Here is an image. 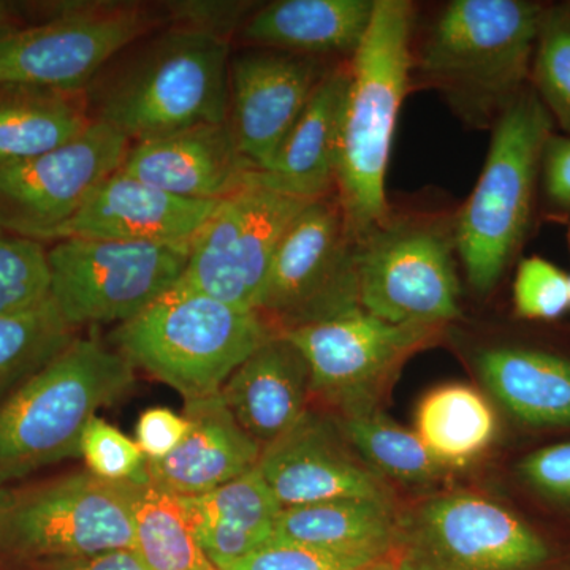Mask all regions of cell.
Instances as JSON below:
<instances>
[{
	"label": "cell",
	"instance_id": "6da1fadb",
	"mask_svg": "<svg viewBox=\"0 0 570 570\" xmlns=\"http://www.w3.org/2000/svg\"><path fill=\"white\" fill-rule=\"evenodd\" d=\"M230 40L165 26L134 41L86 89L94 121L132 145L228 121Z\"/></svg>",
	"mask_w": 570,
	"mask_h": 570
},
{
	"label": "cell",
	"instance_id": "7a4b0ae2",
	"mask_svg": "<svg viewBox=\"0 0 570 570\" xmlns=\"http://www.w3.org/2000/svg\"><path fill=\"white\" fill-rule=\"evenodd\" d=\"M415 7L376 0L365 39L348 62L336 157V195L348 234L358 242L390 214L385 176L397 112L412 69Z\"/></svg>",
	"mask_w": 570,
	"mask_h": 570
},
{
	"label": "cell",
	"instance_id": "3957f363",
	"mask_svg": "<svg viewBox=\"0 0 570 570\" xmlns=\"http://www.w3.org/2000/svg\"><path fill=\"white\" fill-rule=\"evenodd\" d=\"M546 13L527 0H453L423 40L420 73L461 121L494 127L524 91Z\"/></svg>",
	"mask_w": 570,
	"mask_h": 570
},
{
	"label": "cell",
	"instance_id": "277c9868",
	"mask_svg": "<svg viewBox=\"0 0 570 570\" xmlns=\"http://www.w3.org/2000/svg\"><path fill=\"white\" fill-rule=\"evenodd\" d=\"M135 382V367L97 337H75L0 401V489L40 469L80 459L81 436L100 407Z\"/></svg>",
	"mask_w": 570,
	"mask_h": 570
},
{
	"label": "cell",
	"instance_id": "5b68a950",
	"mask_svg": "<svg viewBox=\"0 0 570 570\" xmlns=\"http://www.w3.org/2000/svg\"><path fill=\"white\" fill-rule=\"evenodd\" d=\"M277 333L261 311L174 287L132 321L116 325L110 344L135 370L193 401L219 393Z\"/></svg>",
	"mask_w": 570,
	"mask_h": 570
},
{
	"label": "cell",
	"instance_id": "8992f818",
	"mask_svg": "<svg viewBox=\"0 0 570 570\" xmlns=\"http://www.w3.org/2000/svg\"><path fill=\"white\" fill-rule=\"evenodd\" d=\"M551 121L538 92L524 88L494 124L485 167L455 219L456 253L479 296L497 287L527 232Z\"/></svg>",
	"mask_w": 570,
	"mask_h": 570
},
{
	"label": "cell",
	"instance_id": "52a82bcc",
	"mask_svg": "<svg viewBox=\"0 0 570 570\" xmlns=\"http://www.w3.org/2000/svg\"><path fill=\"white\" fill-rule=\"evenodd\" d=\"M138 482H108L88 469L0 489V562H41L134 549Z\"/></svg>",
	"mask_w": 570,
	"mask_h": 570
},
{
	"label": "cell",
	"instance_id": "ba28073f",
	"mask_svg": "<svg viewBox=\"0 0 570 570\" xmlns=\"http://www.w3.org/2000/svg\"><path fill=\"white\" fill-rule=\"evenodd\" d=\"M43 18L0 36V85L85 92L134 41L165 28L163 7L50 2Z\"/></svg>",
	"mask_w": 570,
	"mask_h": 570
},
{
	"label": "cell",
	"instance_id": "9c48e42d",
	"mask_svg": "<svg viewBox=\"0 0 570 570\" xmlns=\"http://www.w3.org/2000/svg\"><path fill=\"white\" fill-rule=\"evenodd\" d=\"M455 223L390 216L356 242L360 307L389 324L441 326L460 316Z\"/></svg>",
	"mask_w": 570,
	"mask_h": 570
},
{
	"label": "cell",
	"instance_id": "30bf717a",
	"mask_svg": "<svg viewBox=\"0 0 570 570\" xmlns=\"http://www.w3.org/2000/svg\"><path fill=\"white\" fill-rule=\"evenodd\" d=\"M189 254L190 242L61 239L48 247L50 298L73 328L126 324L179 283Z\"/></svg>",
	"mask_w": 570,
	"mask_h": 570
},
{
	"label": "cell",
	"instance_id": "8fae6325",
	"mask_svg": "<svg viewBox=\"0 0 570 570\" xmlns=\"http://www.w3.org/2000/svg\"><path fill=\"white\" fill-rule=\"evenodd\" d=\"M311 202L279 193L250 171L245 186L220 200L190 239L189 262L175 287L257 309L273 255Z\"/></svg>",
	"mask_w": 570,
	"mask_h": 570
},
{
	"label": "cell",
	"instance_id": "7c38bea8",
	"mask_svg": "<svg viewBox=\"0 0 570 570\" xmlns=\"http://www.w3.org/2000/svg\"><path fill=\"white\" fill-rule=\"evenodd\" d=\"M355 247L336 193L311 202L273 255L257 309L281 332L358 309Z\"/></svg>",
	"mask_w": 570,
	"mask_h": 570
},
{
	"label": "cell",
	"instance_id": "4fadbf2b",
	"mask_svg": "<svg viewBox=\"0 0 570 570\" xmlns=\"http://www.w3.org/2000/svg\"><path fill=\"white\" fill-rule=\"evenodd\" d=\"M396 551L419 570H540L551 557L546 540L515 513L463 491L400 515Z\"/></svg>",
	"mask_w": 570,
	"mask_h": 570
},
{
	"label": "cell",
	"instance_id": "5bb4252c",
	"mask_svg": "<svg viewBox=\"0 0 570 570\" xmlns=\"http://www.w3.org/2000/svg\"><path fill=\"white\" fill-rule=\"evenodd\" d=\"M130 146L118 130L94 121L61 148L0 165V228L48 242L105 179L121 170Z\"/></svg>",
	"mask_w": 570,
	"mask_h": 570
},
{
	"label": "cell",
	"instance_id": "9a60e30c",
	"mask_svg": "<svg viewBox=\"0 0 570 570\" xmlns=\"http://www.w3.org/2000/svg\"><path fill=\"white\" fill-rule=\"evenodd\" d=\"M438 328L389 324L358 307L281 333L305 355L311 393L341 412L379 406L382 389L401 363L436 335Z\"/></svg>",
	"mask_w": 570,
	"mask_h": 570
},
{
	"label": "cell",
	"instance_id": "2e32d148",
	"mask_svg": "<svg viewBox=\"0 0 570 570\" xmlns=\"http://www.w3.org/2000/svg\"><path fill=\"white\" fill-rule=\"evenodd\" d=\"M332 67L321 58L255 48L230 58L228 124L257 171L272 167L281 145Z\"/></svg>",
	"mask_w": 570,
	"mask_h": 570
},
{
	"label": "cell",
	"instance_id": "e0dca14e",
	"mask_svg": "<svg viewBox=\"0 0 570 570\" xmlns=\"http://www.w3.org/2000/svg\"><path fill=\"white\" fill-rule=\"evenodd\" d=\"M257 469L284 509L341 499L393 502L387 479L360 459L333 415L316 411L265 445Z\"/></svg>",
	"mask_w": 570,
	"mask_h": 570
},
{
	"label": "cell",
	"instance_id": "ac0fdd59",
	"mask_svg": "<svg viewBox=\"0 0 570 570\" xmlns=\"http://www.w3.org/2000/svg\"><path fill=\"white\" fill-rule=\"evenodd\" d=\"M220 200H190L116 171L48 242L67 238L130 243H187Z\"/></svg>",
	"mask_w": 570,
	"mask_h": 570
},
{
	"label": "cell",
	"instance_id": "d6986e66",
	"mask_svg": "<svg viewBox=\"0 0 570 570\" xmlns=\"http://www.w3.org/2000/svg\"><path fill=\"white\" fill-rule=\"evenodd\" d=\"M254 170L239 153L228 121L135 142L121 168L165 193L209 202L224 200L242 189Z\"/></svg>",
	"mask_w": 570,
	"mask_h": 570
},
{
	"label": "cell",
	"instance_id": "ffe728a7",
	"mask_svg": "<svg viewBox=\"0 0 570 570\" xmlns=\"http://www.w3.org/2000/svg\"><path fill=\"white\" fill-rule=\"evenodd\" d=\"M189 431L163 460L146 461V480L176 497H197L257 468L264 445L239 425L223 393L184 401Z\"/></svg>",
	"mask_w": 570,
	"mask_h": 570
},
{
	"label": "cell",
	"instance_id": "44dd1931",
	"mask_svg": "<svg viewBox=\"0 0 570 570\" xmlns=\"http://www.w3.org/2000/svg\"><path fill=\"white\" fill-rule=\"evenodd\" d=\"M220 393L239 425L265 448L307 411L309 365L299 348L277 333L232 374Z\"/></svg>",
	"mask_w": 570,
	"mask_h": 570
},
{
	"label": "cell",
	"instance_id": "7402d4cb",
	"mask_svg": "<svg viewBox=\"0 0 570 570\" xmlns=\"http://www.w3.org/2000/svg\"><path fill=\"white\" fill-rule=\"evenodd\" d=\"M348 77V62L326 71L281 145L272 167L257 171L262 183L309 200L336 193L337 140Z\"/></svg>",
	"mask_w": 570,
	"mask_h": 570
},
{
	"label": "cell",
	"instance_id": "603a6c76",
	"mask_svg": "<svg viewBox=\"0 0 570 570\" xmlns=\"http://www.w3.org/2000/svg\"><path fill=\"white\" fill-rule=\"evenodd\" d=\"M195 539L224 570L275 540L283 512L257 468L197 497H178Z\"/></svg>",
	"mask_w": 570,
	"mask_h": 570
},
{
	"label": "cell",
	"instance_id": "cb8c5ba5",
	"mask_svg": "<svg viewBox=\"0 0 570 570\" xmlns=\"http://www.w3.org/2000/svg\"><path fill=\"white\" fill-rule=\"evenodd\" d=\"M376 0H277L254 11L243 39L261 48L313 56H354Z\"/></svg>",
	"mask_w": 570,
	"mask_h": 570
},
{
	"label": "cell",
	"instance_id": "d4e9b609",
	"mask_svg": "<svg viewBox=\"0 0 570 570\" xmlns=\"http://www.w3.org/2000/svg\"><path fill=\"white\" fill-rule=\"evenodd\" d=\"M397 539L400 515L395 504L373 499H341L285 508L275 531V540L367 561L392 557Z\"/></svg>",
	"mask_w": 570,
	"mask_h": 570
},
{
	"label": "cell",
	"instance_id": "484cf974",
	"mask_svg": "<svg viewBox=\"0 0 570 570\" xmlns=\"http://www.w3.org/2000/svg\"><path fill=\"white\" fill-rule=\"evenodd\" d=\"M475 366L491 395L520 422L570 426V360L504 346L480 352Z\"/></svg>",
	"mask_w": 570,
	"mask_h": 570
},
{
	"label": "cell",
	"instance_id": "4316f807",
	"mask_svg": "<svg viewBox=\"0 0 570 570\" xmlns=\"http://www.w3.org/2000/svg\"><path fill=\"white\" fill-rule=\"evenodd\" d=\"M92 122L85 92L0 85V165L61 148Z\"/></svg>",
	"mask_w": 570,
	"mask_h": 570
},
{
	"label": "cell",
	"instance_id": "83f0119b",
	"mask_svg": "<svg viewBox=\"0 0 570 570\" xmlns=\"http://www.w3.org/2000/svg\"><path fill=\"white\" fill-rule=\"evenodd\" d=\"M497 415L479 390L448 384L431 390L415 412V433L445 468L464 466L497 436Z\"/></svg>",
	"mask_w": 570,
	"mask_h": 570
},
{
	"label": "cell",
	"instance_id": "f1b7e54d",
	"mask_svg": "<svg viewBox=\"0 0 570 570\" xmlns=\"http://www.w3.org/2000/svg\"><path fill=\"white\" fill-rule=\"evenodd\" d=\"M333 417L360 459L384 479L430 485L448 472L415 431L397 425L379 406L348 409Z\"/></svg>",
	"mask_w": 570,
	"mask_h": 570
},
{
	"label": "cell",
	"instance_id": "f546056e",
	"mask_svg": "<svg viewBox=\"0 0 570 570\" xmlns=\"http://www.w3.org/2000/svg\"><path fill=\"white\" fill-rule=\"evenodd\" d=\"M132 520V551L146 569L219 570L195 539L176 494L138 482Z\"/></svg>",
	"mask_w": 570,
	"mask_h": 570
},
{
	"label": "cell",
	"instance_id": "4dcf8cb0",
	"mask_svg": "<svg viewBox=\"0 0 570 570\" xmlns=\"http://www.w3.org/2000/svg\"><path fill=\"white\" fill-rule=\"evenodd\" d=\"M77 337L52 299L0 317V401L61 354Z\"/></svg>",
	"mask_w": 570,
	"mask_h": 570
},
{
	"label": "cell",
	"instance_id": "1f68e13d",
	"mask_svg": "<svg viewBox=\"0 0 570 570\" xmlns=\"http://www.w3.org/2000/svg\"><path fill=\"white\" fill-rule=\"evenodd\" d=\"M50 292L48 247L0 228V317L40 306Z\"/></svg>",
	"mask_w": 570,
	"mask_h": 570
},
{
	"label": "cell",
	"instance_id": "d6a6232c",
	"mask_svg": "<svg viewBox=\"0 0 570 570\" xmlns=\"http://www.w3.org/2000/svg\"><path fill=\"white\" fill-rule=\"evenodd\" d=\"M534 91L570 134V6L547 9L535 47Z\"/></svg>",
	"mask_w": 570,
	"mask_h": 570
},
{
	"label": "cell",
	"instance_id": "836d02e7",
	"mask_svg": "<svg viewBox=\"0 0 570 570\" xmlns=\"http://www.w3.org/2000/svg\"><path fill=\"white\" fill-rule=\"evenodd\" d=\"M80 459L96 478L108 482H145L146 456L137 441L96 415L81 436Z\"/></svg>",
	"mask_w": 570,
	"mask_h": 570
},
{
	"label": "cell",
	"instance_id": "e575fe53",
	"mask_svg": "<svg viewBox=\"0 0 570 570\" xmlns=\"http://www.w3.org/2000/svg\"><path fill=\"white\" fill-rule=\"evenodd\" d=\"M513 305L530 321L561 317L570 307L569 276L546 258H524L513 283Z\"/></svg>",
	"mask_w": 570,
	"mask_h": 570
},
{
	"label": "cell",
	"instance_id": "d590c367",
	"mask_svg": "<svg viewBox=\"0 0 570 570\" xmlns=\"http://www.w3.org/2000/svg\"><path fill=\"white\" fill-rule=\"evenodd\" d=\"M376 562L273 540L224 570H363Z\"/></svg>",
	"mask_w": 570,
	"mask_h": 570
},
{
	"label": "cell",
	"instance_id": "8d00e7d4",
	"mask_svg": "<svg viewBox=\"0 0 570 570\" xmlns=\"http://www.w3.org/2000/svg\"><path fill=\"white\" fill-rule=\"evenodd\" d=\"M253 2H217V0H184L165 2L163 10L165 24L189 31L208 33L219 39L230 40L232 33L239 31L257 10Z\"/></svg>",
	"mask_w": 570,
	"mask_h": 570
},
{
	"label": "cell",
	"instance_id": "74e56055",
	"mask_svg": "<svg viewBox=\"0 0 570 570\" xmlns=\"http://www.w3.org/2000/svg\"><path fill=\"white\" fill-rule=\"evenodd\" d=\"M519 468L521 479L543 497L570 501V442L540 449Z\"/></svg>",
	"mask_w": 570,
	"mask_h": 570
},
{
	"label": "cell",
	"instance_id": "f35d334b",
	"mask_svg": "<svg viewBox=\"0 0 570 570\" xmlns=\"http://www.w3.org/2000/svg\"><path fill=\"white\" fill-rule=\"evenodd\" d=\"M189 420L168 407L146 409L137 422L138 448L146 460L157 461L170 455L186 438Z\"/></svg>",
	"mask_w": 570,
	"mask_h": 570
},
{
	"label": "cell",
	"instance_id": "ab89813d",
	"mask_svg": "<svg viewBox=\"0 0 570 570\" xmlns=\"http://www.w3.org/2000/svg\"><path fill=\"white\" fill-rule=\"evenodd\" d=\"M540 168L550 200L562 208H570V135H550L543 146Z\"/></svg>",
	"mask_w": 570,
	"mask_h": 570
},
{
	"label": "cell",
	"instance_id": "60d3db41",
	"mask_svg": "<svg viewBox=\"0 0 570 570\" xmlns=\"http://www.w3.org/2000/svg\"><path fill=\"white\" fill-rule=\"evenodd\" d=\"M24 570H148L132 550H111L91 557L41 562Z\"/></svg>",
	"mask_w": 570,
	"mask_h": 570
},
{
	"label": "cell",
	"instance_id": "b9f144b4",
	"mask_svg": "<svg viewBox=\"0 0 570 570\" xmlns=\"http://www.w3.org/2000/svg\"><path fill=\"white\" fill-rule=\"evenodd\" d=\"M22 26H26L22 7L18 6V3L0 0V36L22 28Z\"/></svg>",
	"mask_w": 570,
	"mask_h": 570
},
{
	"label": "cell",
	"instance_id": "7bdbcfd3",
	"mask_svg": "<svg viewBox=\"0 0 570 570\" xmlns=\"http://www.w3.org/2000/svg\"><path fill=\"white\" fill-rule=\"evenodd\" d=\"M363 570H419L415 566H412L406 558L401 557L397 551L392 557L385 558V560L376 562V564L370 566V568Z\"/></svg>",
	"mask_w": 570,
	"mask_h": 570
},
{
	"label": "cell",
	"instance_id": "ee69618b",
	"mask_svg": "<svg viewBox=\"0 0 570 570\" xmlns=\"http://www.w3.org/2000/svg\"><path fill=\"white\" fill-rule=\"evenodd\" d=\"M569 299H570V276H569Z\"/></svg>",
	"mask_w": 570,
	"mask_h": 570
}]
</instances>
